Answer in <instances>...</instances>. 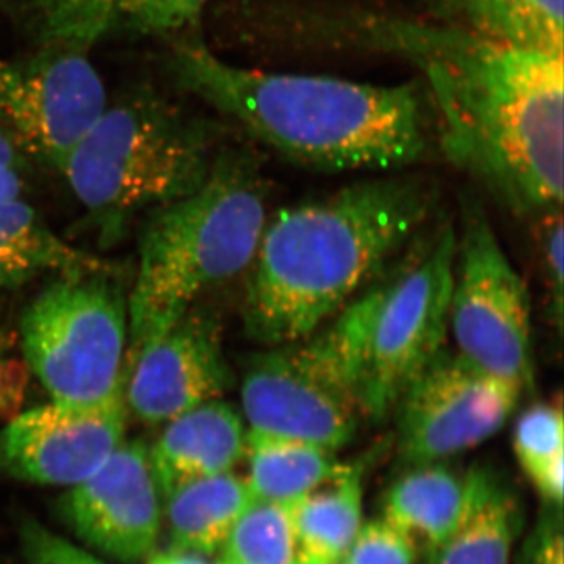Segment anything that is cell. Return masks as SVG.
Here are the masks:
<instances>
[{
	"instance_id": "cell-23",
	"label": "cell",
	"mask_w": 564,
	"mask_h": 564,
	"mask_svg": "<svg viewBox=\"0 0 564 564\" xmlns=\"http://www.w3.org/2000/svg\"><path fill=\"white\" fill-rule=\"evenodd\" d=\"M0 237L20 251L40 272L51 270L62 276H115V265L63 242L22 198L0 202Z\"/></svg>"
},
{
	"instance_id": "cell-19",
	"label": "cell",
	"mask_w": 564,
	"mask_h": 564,
	"mask_svg": "<svg viewBox=\"0 0 564 564\" xmlns=\"http://www.w3.org/2000/svg\"><path fill=\"white\" fill-rule=\"evenodd\" d=\"M430 20L481 39L563 54V0H417Z\"/></svg>"
},
{
	"instance_id": "cell-20",
	"label": "cell",
	"mask_w": 564,
	"mask_h": 564,
	"mask_svg": "<svg viewBox=\"0 0 564 564\" xmlns=\"http://www.w3.org/2000/svg\"><path fill=\"white\" fill-rule=\"evenodd\" d=\"M366 459L289 505L299 564H339L362 527Z\"/></svg>"
},
{
	"instance_id": "cell-28",
	"label": "cell",
	"mask_w": 564,
	"mask_h": 564,
	"mask_svg": "<svg viewBox=\"0 0 564 564\" xmlns=\"http://www.w3.org/2000/svg\"><path fill=\"white\" fill-rule=\"evenodd\" d=\"M31 370L24 356L18 355L17 344L0 328V421L9 422L20 414L28 399Z\"/></svg>"
},
{
	"instance_id": "cell-32",
	"label": "cell",
	"mask_w": 564,
	"mask_h": 564,
	"mask_svg": "<svg viewBox=\"0 0 564 564\" xmlns=\"http://www.w3.org/2000/svg\"><path fill=\"white\" fill-rule=\"evenodd\" d=\"M39 273L40 270L31 261L0 237V288H20Z\"/></svg>"
},
{
	"instance_id": "cell-24",
	"label": "cell",
	"mask_w": 564,
	"mask_h": 564,
	"mask_svg": "<svg viewBox=\"0 0 564 564\" xmlns=\"http://www.w3.org/2000/svg\"><path fill=\"white\" fill-rule=\"evenodd\" d=\"M516 458L549 505L562 507L564 423L562 402L534 403L516 421Z\"/></svg>"
},
{
	"instance_id": "cell-25",
	"label": "cell",
	"mask_w": 564,
	"mask_h": 564,
	"mask_svg": "<svg viewBox=\"0 0 564 564\" xmlns=\"http://www.w3.org/2000/svg\"><path fill=\"white\" fill-rule=\"evenodd\" d=\"M229 564H299L289 508L252 500L223 544Z\"/></svg>"
},
{
	"instance_id": "cell-31",
	"label": "cell",
	"mask_w": 564,
	"mask_h": 564,
	"mask_svg": "<svg viewBox=\"0 0 564 564\" xmlns=\"http://www.w3.org/2000/svg\"><path fill=\"white\" fill-rule=\"evenodd\" d=\"M28 152L0 124V202L22 198L31 188L33 165Z\"/></svg>"
},
{
	"instance_id": "cell-12",
	"label": "cell",
	"mask_w": 564,
	"mask_h": 564,
	"mask_svg": "<svg viewBox=\"0 0 564 564\" xmlns=\"http://www.w3.org/2000/svg\"><path fill=\"white\" fill-rule=\"evenodd\" d=\"M124 389L106 402L21 411L0 430V474L36 485H79L122 443Z\"/></svg>"
},
{
	"instance_id": "cell-14",
	"label": "cell",
	"mask_w": 564,
	"mask_h": 564,
	"mask_svg": "<svg viewBox=\"0 0 564 564\" xmlns=\"http://www.w3.org/2000/svg\"><path fill=\"white\" fill-rule=\"evenodd\" d=\"M209 0H0L33 47L88 52L115 41H172L196 31Z\"/></svg>"
},
{
	"instance_id": "cell-8",
	"label": "cell",
	"mask_w": 564,
	"mask_h": 564,
	"mask_svg": "<svg viewBox=\"0 0 564 564\" xmlns=\"http://www.w3.org/2000/svg\"><path fill=\"white\" fill-rule=\"evenodd\" d=\"M456 228L447 225L373 285L362 358L366 421L393 413L411 381L444 348L456 259Z\"/></svg>"
},
{
	"instance_id": "cell-13",
	"label": "cell",
	"mask_w": 564,
	"mask_h": 564,
	"mask_svg": "<svg viewBox=\"0 0 564 564\" xmlns=\"http://www.w3.org/2000/svg\"><path fill=\"white\" fill-rule=\"evenodd\" d=\"M231 381L220 323L191 307L126 370L124 402L140 421L170 422L220 400Z\"/></svg>"
},
{
	"instance_id": "cell-29",
	"label": "cell",
	"mask_w": 564,
	"mask_h": 564,
	"mask_svg": "<svg viewBox=\"0 0 564 564\" xmlns=\"http://www.w3.org/2000/svg\"><path fill=\"white\" fill-rule=\"evenodd\" d=\"M28 564H104L36 522H25L21 532Z\"/></svg>"
},
{
	"instance_id": "cell-15",
	"label": "cell",
	"mask_w": 564,
	"mask_h": 564,
	"mask_svg": "<svg viewBox=\"0 0 564 564\" xmlns=\"http://www.w3.org/2000/svg\"><path fill=\"white\" fill-rule=\"evenodd\" d=\"M159 497L148 448L121 443L63 499V514L85 543L110 558L135 563L158 543Z\"/></svg>"
},
{
	"instance_id": "cell-21",
	"label": "cell",
	"mask_w": 564,
	"mask_h": 564,
	"mask_svg": "<svg viewBox=\"0 0 564 564\" xmlns=\"http://www.w3.org/2000/svg\"><path fill=\"white\" fill-rule=\"evenodd\" d=\"M166 500L174 549L207 555L223 547L237 519L254 499L247 480L225 473L182 486Z\"/></svg>"
},
{
	"instance_id": "cell-2",
	"label": "cell",
	"mask_w": 564,
	"mask_h": 564,
	"mask_svg": "<svg viewBox=\"0 0 564 564\" xmlns=\"http://www.w3.org/2000/svg\"><path fill=\"white\" fill-rule=\"evenodd\" d=\"M174 85L288 161L322 172H393L437 143L421 80L399 85L243 68L223 61L198 29L170 41Z\"/></svg>"
},
{
	"instance_id": "cell-30",
	"label": "cell",
	"mask_w": 564,
	"mask_h": 564,
	"mask_svg": "<svg viewBox=\"0 0 564 564\" xmlns=\"http://www.w3.org/2000/svg\"><path fill=\"white\" fill-rule=\"evenodd\" d=\"M516 564H563L562 507L549 505L519 551Z\"/></svg>"
},
{
	"instance_id": "cell-18",
	"label": "cell",
	"mask_w": 564,
	"mask_h": 564,
	"mask_svg": "<svg viewBox=\"0 0 564 564\" xmlns=\"http://www.w3.org/2000/svg\"><path fill=\"white\" fill-rule=\"evenodd\" d=\"M466 473L445 462L404 469L384 494V521L429 555L451 536L464 511Z\"/></svg>"
},
{
	"instance_id": "cell-16",
	"label": "cell",
	"mask_w": 564,
	"mask_h": 564,
	"mask_svg": "<svg viewBox=\"0 0 564 564\" xmlns=\"http://www.w3.org/2000/svg\"><path fill=\"white\" fill-rule=\"evenodd\" d=\"M245 447L242 415L231 404L212 400L177 415L150 452L159 494L169 497L193 481L231 473Z\"/></svg>"
},
{
	"instance_id": "cell-5",
	"label": "cell",
	"mask_w": 564,
	"mask_h": 564,
	"mask_svg": "<svg viewBox=\"0 0 564 564\" xmlns=\"http://www.w3.org/2000/svg\"><path fill=\"white\" fill-rule=\"evenodd\" d=\"M214 124L152 84L107 104L61 173L104 231L115 234L144 209L198 191L214 163Z\"/></svg>"
},
{
	"instance_id": "cell-22",
	"label": "cell",
	"mask_w": 564,
	"mask_h": 564,
	"mask_svg": "<svg viewBox=\"0 0 564 564\" xmlns=\"http://www.w3.org/2000/svg\"><path fill=\"white\" fill-rule=\"evenodd\" d=\"M245 455L252 499L284 507L332 480L344 466L329 448L256 432L247 433Z\"/></svg>"
},
{
	"instance_id": "cell-17",
	"label": "cell",
	"mask_w": 564,
	"mask_h": 564,
	"mask_svg": "<svg viewBox=\"0 0 564 564\" xmlns=\"http://www.w3.org/2000/svg\"><path fill=\"white\" fill-rule=\"evenodd\" d=\"M467 497L451 536L426 555L429 564H510L524 527V505L510 478L491 464L466 470Z\"/></svg>"
},
{
	"instance_id": "cell-26",
	"label": "cell",
	"mask_w": 564,
	"mask_h": 564,
	"mask_svg": "<svg viewBox=\"0 0 564 564\" xmlns=\"http://www.w3.org/2000/svg\"><path fill=\"white\" fill-rule=\"evenodd\" d=\"M536 240L543 269L547 311L558 334L563 328V215L562 209L536 215Z\"/></svg>"
},
{
	"instance_id": "cell-33",
	"label": "cell",
	"mask_w": 564,
	"mask_h": 564,
	"mask_svg": "<svg viewBox=\"0 0 564 564\" xmlns=\"http://www.w3.org/2000/svg\"><path fill=\"white\" fill-rule=\"evenodd\" d=\"M150 564H209L203 555L192 552L174 551L172 554L159 555Z\"/></svg>"
},
{
	"instance_id": "cell-3",
	"label": "cell",
	"mask_w": 564,
	"mask_h": 564,
	"mask_svg": "<svg viewBox=\"0 0 564 564\" xmlns=\"http://www.w3.org/2000/svg\"><path fill=\"white\" fill-rule=\"evenodd\" d=\"M432 206L426 182L378 177L278 212L250 263L248 336L274 347L317 332L417 232Z\"/></svg>"
},
{
	"instance_id": "cell-7",
	"label": "cell",
	"mask_w": 564,
	"mask_h": 564,
	"mask_svg": "<svg viewBox=\"0 0 564 564\" xmlns=\"http://www.w3.org/2000/svg\"><path fill=\"white\" fill-rule=\"evenodd\" d=\"M113 278L62 276L22 317V356L52 402L102 403L124 389L128 307Z\"/></svg>"
},
{
	"instance_id": "cell-34",
	"label": "cell",
	"mask_w": 564,
	"mask_h": 564,
	"mask_svg": "<svg viewBox=\"0 0 564 564\" xmlns=\"http://www.w3.org/2000/svg\"><path fill=\"white\" fill-rule=\"evenodd\" d=\"M218 564H229V563L223 562V560H221V562H220V563H218Z\"/></svg>"
},
{
	"instance_id": "cell-9",
	"label": "cell",
	"mask_w": 564,
	"mask_h": 564,
	"mask_svg": "<svg viewBox=\"0 0 564 564\" xmlns=\"http://www.w3.org/2000/svg\"><path fill=\"white\" fill-rule=\"evenodd\" d=\"M532 303L484 207L463 203L448 332L456 352L484 372L533 388Z\"/></svg>"
},
{
	"instance_id": "cell-6",
	"label": "cell",
	"mask_w": 564,
	"mask_h": 564,
	"mask_svg": "<svg viewBox=\"0 0 564 564\" xmlns=\"http://www.w3.org/2000/svg\"><path fill=\"white\" fill-rule=\"evenodd\" d=\"M373 288L352 300L328 328L251 356L242 380L250 432L337 452L366 421L362 358Z\"/></svg>"
},
{
	"instance_id": "cell-10",
	"label": "cell",
	"mask_w": 564,
	"mask_h": 564,
	"mask_svg": "<svg viewBox=\"0 0 564 564\" xmlns=\"http://www.w3.org/2000/svg\"><path fill=\"white\" fill-rule=\"evenodd\" d=\"M107 104L88 52L46 46L21 58L0 57V124L35 163L62 172Z\"/></svg>"
},
{
	"instance_id": "cell-1",
	"label": "cell",
	"mask_w": 564,
	"mask_h": 564,
	"mask_svg": "<svg viewBox=\"0 0 564 564\" xmlns=\"http://www.w3.org/2000/svg\"><path fill=\"white\" fill-rule=\"evenodd\" d=\"M278 39L411 63L444 154L518 214L562 209L563 54L507 46L434 20L355 7L274 2Z\"/></svg>"
},
{
	"instance_id": "cell-35",
	"label": "cell",
	"mask_w": 564,
	"mask_h": 564,
	"mask_svg": "<svg viewBox=\"0 0 564 564\" xmlns=\"http://www.w3.org/2000/svg\"><path fill=\"white\" fill-rule=\"evenodd\" d=\"M340 564V563H339Z\"/></svg>"
},
{
	"instance_id": "cell-11",
	"label": "cell",
	"mask_w": 564,
	"mask_h": 564,
	"mask_svg": "<svg viewBox=\"0 0 564 564\" xmlns=\"http://www.w3.org/2000/svg\"><path fill=\"white\" fill-rule=\"evenodd\" d=\"M522 392L444 347L393 408L400 462H447L484 444L510 421Z\"/></svg>"
},
{
	"instance_id": "cell-4",
	"label": "cell",
	"mask_w": 564,
	"mask_h": 564,
	"mask_svg": "<svg viewBox=\"0 0 564 564\" xmlns=\"http://www.w3.org/2000/svg\"><path fill=\"white\" fill-rule=\"evenodd\" d=\"M267 218V185L243 148L217 151L198 191L154 210L129 300L124 373L202 293L250 267Z\"/></svg>"
},
{
	"instance_id": "cell-27",
	"label": "cell",
	"mask_w": 564,
	"mask_h": 564,
	"mask_svg": "<svg viewBox=\"0 0 564 564\" xmlns=\"http://www.w3.org/2000/svg\"><path fill=\"white\" fill-rule=\"evenodd\" d=\"M415 554L410 538L381 519L361 527L340 564H414Z\"/></svg>"
}]
</instances>
